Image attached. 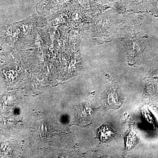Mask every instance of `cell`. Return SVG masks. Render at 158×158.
Listing matches in <instances>:
<instances>
[{"instance_id": "3", "label": "cell", "mask_w": 158, "mask_h": 158, "mask_svg": "<svg viewBox=\"0 0 158 158\" xmlns=\"http://www.w3.org/2000/svg\"><path fill=\"white\" fill-rule=\"evenodd\" d=\"M116 133L106 125H103L99 128L98 131V138L103 143H109L113 140Z\"/></svg>"}, {"instance_id": "2", "label": "cell", "mask_w": 158, "mask_h": 158, "mask_svg": "<svg viewBox=\"0 0 158 158\" xmlns=\"http://www.w3.org/2000/svg\"><path fill=\"white\" fill-rule=\"evenodd\" d=\"M122 97V94L119 89L110 88L105 94V105L110 109H117L121 106L123 102Z\"/></svg>"}, {"instance_id": "1", "label": "cell", "mask_w": 158, "mask_h": 158, "mask_svg": "<svg viewBox=\"0 0 158 158\" xmlns=\"http://www.w3.org/2000/svg\"><path fill=\"white\" fill-rule=\"evenodd\" d=\"M77 112L76 121L78 124L85 126L91 123L93 114L90 103L86 102L80 105L77 108Z\"/></svg>"}]
</instances>
